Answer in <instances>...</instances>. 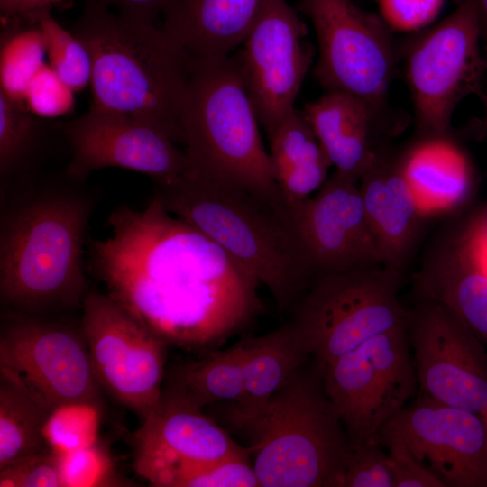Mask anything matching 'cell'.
<instances>
[{
    "mask_svg": "<svg viewBox=\"0 0 487 487\" xmlns=\"http://www.w3.org/2000/svg\"><path fill=\"white\" fill-rule=\"evenodd\" d=\"M108 225L111 234L90 243L91 271L168 345L210 349L262 308L259 281L155 198L142 210L117 207Z\"/></svg>",
    "mask_w": 487,
    "mask_h": 487,
    "instance_id": "obj_1",
    "label": "cell"
},
{
    "mask_svg": "<svg viewBox=\"0 0 487 487\" xmlns=\"http://www.w3.org/2000/svg\"><path fill=\"white\" fill-rule=\"evenodd\" d=\"M72 32L92 63V106L128 115L184 143L188 59L153 23L125 19L99 0H82Z\"/></svg>",
    "mask_w": 487,
    "mask_h": 487,
    "instance_id": "obj_2",
    "label": "cell"
},
{
    "mask_svg": "<svg viewBox=\"0 0 487 487\" xmlns=\"http://www.w3.org/2000/svg\"><path fill=\"white\" fill-rule=\"evenodd\" d=\"M154 198L209 237L291 310L313 280L289 220L253 194L190 174L154 182Z\"/></svg>",
    "mask_w": 487,
    "mask_h": 487,
    "instance_id": "obj_3",
    "label": "cell"
},
{
    "mask_svg": "<svg viewBox=\"0 0 487 487\" xmlns=\"http://www.w3.org/2000/svg\"><path fill=\"white\" fill-rule=\"evenodd\" d=\"M188 59L181 120L188 174L250 192L289 220L236 57Z\"/></svg>",
    "mask_w": 487,
    "mask_h": 487,
    "instance_id": "obj_4",
    "label": "cell"
},
{
    "mask_svg": "<svg viewBox=\"0 0 487 487\" xmlns=\"http://www.w3.org/2000/svg\"><path fill=\"white\" fill-rule=\"evenodd\" d=\"M91 206L69 194L30 199L2 216L0 294L19 313L82 306Z\"/></svg>",
    "mask_w": 487,
    "mask_h": 487,
    "instance_id": "obj_5",
    "label": "cell"
},
{
    "mask_svg": "<svg viewBox=\"0 0 487 487\" xmlns=\"http://www.w3.org/2000/svg\"><path fill=\"white\" fill-rule=\"evenodd\" d=\"M262 487H342L353 446L317 364L300 366L242 428Z\"/></svg>",
    "mask_w": 487,
    "mask_h": 487,
    "instance_id": "obj_6",
    "label": "cell"
},
{
    "mask_svg": "<svg viewBox=\"0 0 487 487\" xmlns=\"http://www.w3.org/2000/svg\"><path fill=\"white\" fill-rule=\"evenodd\" d=\"M401 271L380 265L314 278L289 322L308 354L325 364L406 325L409 309L399 299Z\"/></svg>",
    "mask_w": 487,
    "mask_h": 487,
    "instance_id": "obj_7",
    "label": "cell"
},
{
    "mask_svg": "<svg viewBox=\"0 0 487 487\" xmlns=\"http://www.w3.org/2000/svg\"><path fill=\"white\" fill-rule=\"evenodd\" d=\"M317 366L353 448L379 444L382 427L418 390L407 324Z\"/></svg>",
    "mask_w": 487,
    "mask_h": 487,
    "instance_id": "obj_8",
    "label": "cell"
},
{
    "mask_svg": "<svg viewBox=\"0 0 487 487\" xmlns=\"http://www.w3.org/2000/svg\"><path fill=\"white\" fill-rule=\"evenodd\" d=\"M481 40L476 3L463 0L441 23L409 43L406 79L419 136L450 135L455 108L480 90L487 69Z\"/></svg>",
    "mask_w": 487,
    "mask_h": 487,
    "instance_id": "obj_9",
    "label": "cell"
},
{
    "mask_svg": "<svg viewBox=\"0 0 487 487\" xmlns=\"http://www.w3.org/2000/svg\"><path fill=\"white\" fill-rule=\"evenodd\" d=\"M299 7L317 38L314 74L320 85L381 109L395 66L390 27L382 18L351 0H300Z\"/></svg>",
    "mask_w": 487,
    "mask_h": 487,
    "instance_id": "obj_10",
    "label": "cell"
},
{
    "mask_svg": "<svg viewBox=\"0 0 487 487\" xmlns=\"http://www.w3.org/2000/svg\"><path fill=\"white\" fill-rule=\"evenodd\" d=\"M0 374L51 412L69 403L100 404L101 386L81 331L30 314L18 312L2 326Z\"/></svg>",
    "mask_w": 487,
    "mask_h": 487,
    "instance_id": "obj_11",
    "label": "cell"
},
{
    "mask_svg": "<svg viewBox=\"0 0 487 487\" xmlns=\"http://www.w3.org/2000/svg\"><path fill=\"white\" fill-rule=\"evenodd\" d=\"M81 307L101 388L143 418L161 400L168 344L107 294L88 293Z\"/></svg>",
    "mask_w": 487,
    "mask_h": 487,
    "instance_id": "obj_12",
    "label": "cell"
},
{
    "mask_svg": "<svg viewBox=\"0 0 487 487\" xmlns=\"http://www.w3.org/2000/svg\"><path fill=\"white\" fill-rule=\"evenodd\" d=\"M407 335L418 395L483 417L487 411V352L445 305L418 299L409 309Z\"/></svg>",
    "mask_w": 487,
    "mask_h": 487,
    "instance_id": "obj_13",
    "label": "cell"
},
{
    "mask_svg": "<svg viewBox=\"0 0 487 487\" xmlns=\"http://www.w3.org/2000/svg\"><path fill=\"white\" fill-rule=\"evenodd\" d=\"M307 29L287 0H266L236 60L259 124L271 135L291 113L311 65Z\"/></svg>",
    "mask_w": 487,
    "mask_h": 487,
    "instance_id": "obj_14",
    "label": "cell"
},
{
    "mask_svg": "<svg viewBox=\"0 0 487 487\" xmlns=\"http://www.w3.org/2000/svg\"><path fill=\"white\" fill-rule=\"evenodd\" d=\"M446 487H487V435L482 416L418 394L381 429Z\"/></svg>",
    "mask_w": 487,
    "mask_h": 487,
    "instance_id": "obj_15",
    "label": "cell"
},
{
    "mask_svg": "<svg viewBox=\"0 0 487 487\" xmlns=\"http://www.w3.org/2000/svg\"><path fill=\"white\" fill-rule=\"evenodd\" d=\"M61 132L70 152L68 175L85 179L103 168H122L146 174L154 182L187 174L185 152L156 128L128 115L95 106L63 123Z\"/></svg>",
    "mask_w": 487,
    "mask_h": 487,
    "instance_id": "obj_16",
    "label": "cell"
},
{
    "mask_svg": "<svg viewBox=\"0 0 487 487\" xmlns=\"http://www.w3.org/2000/svg\"><path fill=\"white\" fill-rule=\"evenodd\" d=\"M290 223L313 279L384 265L358 181L345 174L335 171L314 195L296 206Z\"/></svg>",
    "mask_w": 487,
    "mask_h": 487,
    "instance_id": "obj_17",
    "label": "cell"
},
{
    "mask_svg": "<svg viewBox=\"0 0 487 487\" xmlns=\"http://www.w3.org/2000/svg\"><path fill=\"white\" fill-rule=\"evenodd\" d=\"M201 410L162 391L157 407L133 434V465L140 476L173 462H216L250 455L248 447L237 444Z\"/></svg>",
    "mask_w": 487,
    "mask_h": 487,
    "instance_id": "obj_18",
    "label": "cell"
},
{
    "mask_svg": "<svg viewBox=\"0 0 487 487\" xmlns=\"http://www.w3.org/2000/svg\"><path fill=\"white\" fill-rule=\"evenodd\" d=\"M302 111L335 171L356 181L386 150L381 109L362 98L326 91Z\"/></svg>",
    "mask_w": 487,
    "mask_h": 487,
    "instance_id": "obj_19",
    "label": "cell"
},
{
    "mask_svg": "<svg viewBox=\"0 0 487 487\" xmlns=\"http://www.w3.org/2000/svg\"><path fill=\"white\" fill-rule=\"evenodd\" d=\"M358 186L383 264L402 270L417 237L422 210L400 158L382 152L360 176Z\"/></svg>",
    "mask_w": 487,
    "mask_h": 487,
    "instance_id": "obj_20",
    "label": "cell"
},
{
    "mask_svg": "<svg viewBox=\"0 0 487 487\" xmlns=\"http://www.w3.org/2000/svg\"><path fill=\"white\" fill-rule=\"evenodd\" d=\"M413 283L418 299L445 305L487 345V272L463 234L436 244L414 274Z\"/></svg>",
    "mask_w": 487,
    "mask_h": 487,
    "instance_id": "obj_21",
    "label": "cell"
},
{
    "mask_svg": "<svg viewBox=\"0 0 487 487\" xmlns=\"http://www.w3.org/2000/svg\"><path fill=\"white\" fill-rule=\"evenodd\" d=\"M266 0H168L164 32L189 58L229 56L244 43Z\"/></svg>",
    "mask_w": 487,
    "mask_h": 487,
    "instance_id": "obj_22",
    "label": "cell"
},
{
    "mask_svg": "<svg viewBox=\"0 0 487 487\" xmlns=\"http://www.w3.org/2000/svg\"><path fill=\"white\" fill-rule=\"evenodd\" d=\"M243 342L244 393L228 411L230 421L239 429L262 411L309 356L289 323Z\"/></svg>",
    "mask_w": 487,
    "mask_h": 487,
    "instance_id": "obj_23",
    "label": "cell"
},
{
    "mask_svg": "<svg viewBox=\"0 0 487 487\" xmlns=\"http://www.w3.org/2000/svg\"><path fill=\"white\" fill-rule=\"evenodd\" d=\"M268 138L273 177L290 218L291 210L324 185L332 165L303 111L295 108Z\"/></svg>",
    "mask_w": 487,
    "mask_h": 487,
    "instance_id": "obj_24",
    "label": "cell"
},
{
    "mask_svg": "<svg viewBox=\"0 0 487 487\" xmlns=\"http://www.w3.org/2000/svg\"><path fill=\"white\" fill-rule=\"evenodd\" d=\"M403 173L423 209L441 210L462 203L471 186L468 161L445 136H419L400 158Z\"/></svg>",
    "mask_w": 487,
    "mask_h": 487,
    "instance_id": "obj_25",
    "label": "cell"
},
{
    "mask_svg": "<svg viewBox=\"0 0 487 487\" xmlns=\"http://www.w3.org/2000/svg\"><path fill=\"white\" fill-rule=\"evenodd\" d=\"M243 340L225 350L182 363L167 375L162 391L202 409L221 401H239L244 393Z\"/></svg>",
    "mask_w": 487,
    "mask_h": 487,
    "instance_id": "obj_26",
    "label": "cell"
},
{
    "mask_svg": "<svg viewBox=\"0 0 487 487\" xmlns=\"http://www.w3.org/2000/svg\"><path fill=\"white\" fill-rule=\"evenodd\" d=\"M50 413L22 385L0 374V469L45 449Z\"/></svg>",
    "mask_w": 487,
    "mask_h": 487,
    "instance_id": "obj_27",
    "label": "cell"
},
{
    "mask_svg": "<svg viewBox=\"0 0 487 487\" xmlns=\"http://www.w3.org/2000/svg\"><path fill=\"white\" fill-rule=\"evenodd\" d=\"M3 21L0 55V91L9 98L23 102L27 87L44 63L46 43L39 24L26 18Z\"/></svg>",
    "mask_w": 487,
    "mask_h": 487,
    "instance_id": "obj_28",
    "label": "cell"
},
{
    "mask_svg": "<svg viewBox=\"0 0 487 487\" xmlns=\"http://www.w3.org/2000/svg\"><path fill=\"white\" fill-rule=\"evenodd\" d=\"M142 477L160 487L260 486L249 456L216 462H173L158 466Z\"/></svg>",
    "mask_w": 487,
    "mask_h": 487,
    "instance_id": "obj_29",
    "label": "cell"
},
{
    "mask_svg": "<svg viewBox=\"0 0 487 487\" xmlns=\"http://www.w3.org/2000/svg\"><path fill=\"white\" fill-rule=\"evenodd\" d=\"M45 118L0 91V175L5 180L27 166L40 143Z\"/></svg>",
    "mask_w": 487,
    "mask_h": 487,
    "instance_id": "obj_30",
    "label": "cell"
},
{
    "mask_svg": "<svg viewBox=\"0 0 487 487\" xmlns=\"http://www.w3.org/2000/svg\"><path fill=\"white\" fill-rule=\"evenodd\" d=\"M25 18L32 19L41 27L49 65L60 78L73 92H79L90 84L92 63L87 50L72 32L60 25L50 8L39 10Z\"/></svg>",
    "mask_w": 487,
    "mask_h": 487,
    "instance_id": "obj_31",
    "label": "cell"
},
{
    "mask_svg": "<svg viewBox=\"0 0 487 487\" xmlns=\"http://www.w3.org/2000/svg\"><path fill=\"white\" fill-rule=\"evenodd\" d=\"M99 405L76 402L60 406L49 415L43 435L58 455L93 445L97 440Z\"/></svg>",
    "mask_w": 487,
    "mask_h": 487,
    "instance_id": "obj_32",
    "label": "cell"
},
{
    "mask_svg": "<svg viewBox=\"0 0 487 487\" xmlns=\"http://www.w3.org/2000/svg\"><path fill=\"white\" fill-rule=\"evenodd\" d=\"M58 456L62 487L107 486L114 483L115 476L112 460L97 441Z\"/></svg>",
    "mask_w": 487,
    "mask_h": 487,
    "instance_id": "obj_33",
    "label": "cell"
},
{
    "mask_svg": "<svg viewBox=\"0 0 487 487\" xmlns=\"http://www.w3.org/2000/svg\"><path fill=\"white\" fill-rule=\"evenodd\" d=\"M73 93L52 68L43 63L27 87L24 103L40 117L56 118L73 108Z\"/></svg>",
    "mask_w": 487,
    "mask_h": 487,
    "instance_id": "obj_34",
    "label": "cell"
},
{
    "mask_svg": "<svg viewBox=\"0 0 487 487\" xmlns=\"http://www.w3.org/2000/svg\"><path fill=\"white\" fill-rule=\"evenodd\" d=\"M1 487H62L59 456L51 448L0 469Z\"/></svg>",
    "mask_w": 487,
    "mask_h": 487,
    "instance_id": "obj_35",
    "label": "cell"
},
{
    "mask_svg": "<svg viewBox=\"0 0 487 487\" xmlns=\"http://www.w3.org/2000/svg\"><path fill=\"white\" fill-rule=\"evenodd\" d=\"M381 444L354 448L342 487H394L388 454Z\"/></svg>",
    "mask_w": 487,
    "mask_h": 487,
    "instance_id": "obj_36",
    "label": "cell"
},
{
    "mask_svg": "<svg viewBox=\"0 0 487 487\" xmlns=\"http://www.w3.org/2000/svg\"><path fill=\"white\" fill-rule=\"evenodd\" d=\"M445 0H377L381 17L391 29L418 31L438 15Z\"/></svg>",
    "mask_w": 487,
    "mask_h": 487,
    "instance_id": "obj_37",
    "label": "cell"
},
{
    "mask_svg": "<svg viewBox=\"0 0 487 487\" xmlns=\"http://www.w3.org/2000/svg\"><path fill=\"white\" fill-rule=\"evenodd\" d=\"M380 444L389 449L388 463L394 487H446L441 480L418 462L400 442L388 439Z\"/></svg>",
    "mask_w": 487,
    "mask_h": 487,
    "instance_id": "obj_38",
    "label": "cell"
},
{
    "mask_svg": "<svg viewBox=\"0 0 487 487\" xmlns=\"http://www.w3.org/2000/svg\"><path fill=\"white\" fill-rule=\"evenodd\" d=\"M109 9L114 8L120 16L135 22L153 23L168 0H99Z\"/></svg>",
    "mask_w": 487,
    "mask_h": 487,
    "instance_id": "obj_39",
    "label": "cell"
},
{
    "mask_svg": "<svg viewBox=\"0 0 487 487\" xmlns=\"http://www.w3.org/2000/svg\"><path fill=\"white\" fill-rule=\"evenodd\" d=\"M61 0H0V14L2 21L16 17H25Z\"/></svg>",
    "mask_w": 487,
    "mask_h": 487,
    "instance_id": "obj_40",
    "label": "cell"
},
{
    "mask_svg": "<svg viewBox=\"0 0 487 487\" xmlns=\"http://www.w3.org/2000/svg\"><path fill=\"white\" fill-rule=\"evenodd\" d=\"M473 255L487 272V216L463 234Z\"/></svg>",
    "mask_w": 487,
    "mask_h": 487,
    "instance_id": "obj_41",
    "label": "cell"
},
{
    "mask_svg": "<svg viewBox=\"0 0 487 487\" xmlns=\"http://www.w3.org/2000/svg\"><path fill=\"white\" fill-rule=\"evenodd\" d=\"M478 8L481 39L484 43L485 60L487 62V0H474Z\"/></svg>",
    "mask_w": 487,
    "mask_h": 487,
    "instance_id": "obj_42",
    "label": "cell"
},
{
    "mask_svg": "<svg viewBox=\"0 0 487 487\" xmlns=\"http://www.w3.org/2000/svg\"><path fill=\"white\" fill-rule=\"evenodd\" d=\"M482 418H483V421H484V424H485V427H486V435H487V411H486V413L483 415Z\"/></svg>",
    "mask_w": 487,
    "mask_h": 487,
    "instance_id": "obj_43",
    "label": "cell"
},
{
    "mask_svg": "<svg viewBox=\"0 0 487 487\" xmlns=\"http://www.w3.org/2000/svg\"><path fill=\"white\" fill-rule=\"evenodd\" d=\"M485 123H486V126H487V97H486V117H485Z\"/></svg>",
    "mask_w": 487,
    "mask_h": 487,
    "instance_id": "obj_44",
    "label": "cell"
}]
</instances>
